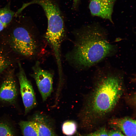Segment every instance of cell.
<instances>
[{
	"label": "cell",
	"mask_w": 136,
	"mask_h": 136,
	"mask_svg": "<svg viewBox=\"0 0 136 136\" xmlns=\"http://www.w3.org/2000/svg\"><path fill=\"white\" fill-rule=\"evenodd\" d=\"M124 86L122 78L112 74L101 76L86 99L79 114L83 124L94 123L110 114L121 97Z\"/></svg>",
	"instance_id": "1"
},
{
	"label": "cell",
	"mask_w": 136,
	"mask_h": 136,
	"mask_svg": "<svg viewBox=\"0 0 136 136\" xmlns=\"http://www.w3.org/2000/svg\"><path fill=\"white\" fill-rule=\"evenodd\" d=\"M79 32L74 50L69 56L78 66L89 67L114 51L115 47L107 40L99 26L90 25Z\"/></svg>",
	"instance_id": "2"
},
{
	"label": "cell",
	"mask_w": 136,
	"mask_h": 136,
	"mask_svg": "<svg viewBox=\"0 0 136 136\" xmlns=\"http://www.w3.org/2000/svg\"><path fill=\"white\" fill-rule=\"evenodd\" d=\"M10 45L17 53L27 57L32 56L36 53L37 45L29 32L23 27L14 29L10 37Z\"/></svg>",
	"instance_id": "3"
},
{
	"label": "cell",
	"mask_w": 136,
	"mask_h": 136,
	"mask_svg": "<svg viewBox=\"0 0 136 136\" xmlns=\"http://www.w3.org/2000/svg\"><path fill=\"white\" fill-rule=\"evenodd\" d=\"M47 20L48 27L46 38L53 51L60 74V47L64 31L63 20L62 18H52Z\"/></svg>",
	"instance_id": "4"
},
{
	"label": "cell",
	"mask_w": 136,
	"mask_h": 136,
	"mask_svg": "<svg viewBox=\"0 0 136 136\" xmlns=\"http://www.w3.org/2000/svg\"><path fill=\"white\" fill-rule=\"evenodd\" d=\"M31 76L35 80L43 101L50 96L53 90V75L49 71L44 70L37 61L32 68Z\"/></svg>",
	"instance_id": "5"
},
{
	"label": "cell",
	"mask_w": 136,
	"mask_h": 136,
	"mask_svg": "<svg viewBox=\"0 0 136 136\" xmlns=\"http://www.w3.org/2000/svg\"><path fill=\"white\" fill-rule=\"evenodd\" d=\"M19 71L17 77L20 85V93L26 114L37 105L36 96L32 86L27 79L21 64L18 63Z\"/></svg>",
	"instance_id": "6"
},
{
	"label": "cell",
	"mask_w": 136,
	"mask_h": 136,
	"mask_svg": "<svg viewBox=\"0 0 136 136\" xmlns=\"http://www.w3.org/2000/svg\"><path fill=\"white\" fill-rule=\"evenodd\" d=\"M17 95L14 71L11 70L7 72L0 85V102L13 104L16 101Z\"/></svg>",
	"instance_id": "7"
},
{
	"label": "cell",
	"mask_w": 136,
	"mask_h": 136,
	"mask_svg": "<svg viewBox=\"0 0 136 136\" xmlns=\"http://www.w3.org/2000/svg\"><path fill=\"white\" fill-rule=\"evenodd\" d=\"M115 0H90L89 8L92 15L109 20L113 23L112 15Z\"/></svg>",
	"instance_id": "8"
},
{
	"label": "cell",
	"mask_w": 136,
	"mask_h": 136,
	"mask_svg": "<svg viewBox=\"0 0 136 136\" xmlns=\"http://www.w3.org/2000/svg\"><path fill=\"white\" fill-rule=\"evenodd\" d=\"M109 124L126 136H136V121L133 119L129 117L114 118L110 120Z\"/></svg>",
	"instance_id": "9"
},
{
	"label": "cell",
	"mask_w": 136,
	"mask_h": 136,
	"mask_svg": "<svg viewBox=\"0 0 136 136\" xmlns=\"http://www.w3.org/2000/svg\"><path fill=\"white\" fill-rule=\"evenodd\" d=\"M30 120L35 122L38 136H57L49 117L43 113H35Z\"/></svg>",
	"instance_id": "10"
},
{
	"label": "cell",
	"mask_w": 136,
	"mask_h": 136,
	"mask_svg": "<svg viewBox=\"0 0 136 136\" xmlns=\"http://www.w3.org/2000/svg\"><path fill=\"white\" fill-rule=\"evenodd\" d=\"M0 136H19L16 126L7 119H0Z\"/></svg>",
	"instance_id": "11"
},
{
	"label": "cell",
	"mask_w": 136,
	"mask_h": 136,
	"mask_svg": "<svg viewBox=\"0 0 136 136\" xmlns=\"http://www.w3.org/2000/svg\"><path fill=\"white\" fill-rule=\"evenodd\" d=\"M15 14L11 9L9 4L0 8V32L10 23Z\"/></svg>",
	"instance_id": "12"
},
{
	"label": "cell",
	"mask_w": 136,
	"mask_h": 136,
	"mask_svg": "<svg viewBox=\"0 0 136 136\" xmlns=\"http://www.w3.org/2000/svg\"><path fill=\"white\" fill-rule=\"evenodd\" d=\"M19 125L23 136H38L37 127L34 121H21Z\"/></svg>",
	"instance_id": "13"
},
{
	"label": "cell",
	"mask_w": 136,
	"mask_h": 136,
	"mask_svg": "<svg viewBox=\"0 0 136 136\" xmlns=\"http://www.w3.org/2000/svg\"><path fill=\"white\" fill-rule=\"evenodd\" d=\"M77 125L76 122L69 120L65 121L62 126V130L63 134L67 136L74 135L76 132Z\"/></svg>",
	"instance_id": "14"
},
{
	"label": "cell",
	"mask_w": 136,
	"mask_h": 136,
	"mask_svg": "<svg viewBox=\"0 0 136 136\" xmlns=\"http://www.w3.org/2000/svg\"><path fill=\"white\" fill-rule=\"evenodd\" d=\"M11 62L5 56L0 53V74L9 66Z\"/></svg>",
	"instance_id": "15"
},
{
	"label": "cell",
	"mask_w": 136,
	"mask_h": 136,
	"mask_svg": "<svg viewBox=\"0 0 136 136\" xmlns=\"http://www.w3.org/2000/svg\"><path fill=\"white\" fill-rule=\"evenodd\" d=\"M87 136H109V135L106 129L104 128H103L88 134Z\"/></svg>",
	"instance_id": "16"
},
{
	"label": "cell",
	"mask_w": 136,
	"mask_h": 136,
	"mask_svg": "<svg viewBox=\"0 0 136 136\" xmlns=\"http://www.w3.org/2000/svg\"><path fill=\"white\" fill-rule=\"evenodd\" d=\"M108 134L109 136H126L120 131L116 130L111 131L108 133Z\"/></svg>",
	"instance_id": "17"
},
{
	"label": "cell",
	"mask_w": 136,
	"mask_h": 136,
	"mask_svg": "<svg viewBox=\"0 0 136 136\" xmlns=\"http://www.w3.org/2000/svg\"><path fill=\"white\" fill-rule=\"evenodd\" d=\"M80 0H74L72 8L73 9H76L77 8L79 3Z\"/></svg>",
	"instance_id": "18"
}]
</instances>
